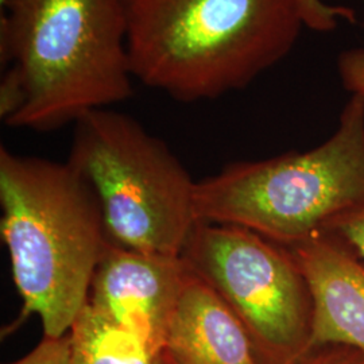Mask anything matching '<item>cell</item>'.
I'll return each mask as SVG.
<instances>
[{"mask_svg": "<svg viewBox=\"0 0 364 364\" xmlns=\"http://www.w3.org/2000/svg\"><path fill=\"white\" fill-rule=\"evenodd\" d=\"M134 78L193 103L246 88L305 26L299 0H124Z\"/></svg>", "mask_w": 364, "mask_h": 364, "instance_id": "6da1fadb", "label": "cell"}, {"mask_svg": "<svg viewBox=\"0 0 364 364\" xmlns=\"http://www.w3.org/2000/svg\"><path fill=\"white\" fill-rule=\"evenodd\" d=\"M73 364H164L131 329L90 301L70 326Z\"/></svg>", "mask_w": 364, "mask_h": 364, "instance_id": "30bf717a", "label": "cell"}, {"mask_svg": "<svg viewBox=\"0 0 364 364\" xmlns=\"http://www.w3.org/2000/svg\"><path fill=\"white\" fill-rule=\"evenodd\" d=\"M68 162L91 183L114 243L181 257L197 224L196 181L164 141L130 115L96 109L75 124Z\"/></svg>", "mask_w": 364, "mask_h": 364, "instance_id": "5b68a950", "label": "cell"}, {"mask_svg": "<svg viewBox=\"0 0 364 364\" xmlns=\"http://www.w3.org/2000/svg\"><path fill=\"white\" fill-rule=\"evenodd\" d=\"M162 355H164V353H162ZM164 364H171L169 362V359H168L165 355H164Z\"/></svg>", "mask_w": 364, "mask_h": 364, "instance_id": "2e32d148", "label": "cell"}, {"mask_svg": "<svg viewBox=\"0 0 364 364\" xmlns=\"http://www.w3.org/2000/svg\"><path fill=\"white\" fill-rule=\"evenodd\" d=\"M287 248L312 291L309 352L335 344L364 355L363 260L326 232Z\"/></svg>", "mask_w": 364, "mask_h": 364, "instance_id": "ba28073f", "label": "cell"}, {"mask_svg": "<svg viewBox=\"0 0 364 364\" xmlns=\"http://www.w3.org/2000/svg\"><path fill=\"white\" fill-rule=\"evenodd\" d=\"M296 364H364V355L347 346L331 344L306 353Z\"/></svg>", "mask_w": 364, "mask_h": 364, "instance_id": "9a60e30c", "label": "cell"}, {"mask_svg": "<svg viewBox=\"0 0 364 364\" xmlns=\"http://www.w3.org/2000/svg\"><path fill=\"white\" fill-rule=\"evenodd\" d=\"M0 61L26 102L6 124L57 130L130 99L124 0H1Z\"/></svg>", "mask_w": 364, "mask_h": 364, "instance_id": "3957f363", "label": "cell"}, {"mask_svg": "<svg viewBox=\"0 0 364 364\" xmlns=\"http://www.w3.org/2000/svg\"><path fill=\"white\" fill-rule=\"evenodd\" d=\"M321 232L335 237L364 262V201L329 221Z\"/></svg>", "mask_w": 364, "mask_h": 364, "instance_id": "8fae6325", "label": "cell"}, {"mask_svg": "<svg viewBox=\"0 0 364 364\" xmlns=\"http://www.w3.org/2000/svg\"><path fill=\"white\" fill-rule=\"evenodd\" d=\"M363 201L364 96L352 95L324 144L234 162L196 182L195 216L293 247Z\"/></svg>", "mask_w": 364, "mask_h": 364, "instance_id": "277c9868", "label": "cell"}, {"mask_svg": "<svg viewBox=\"0 0 364 364\" xmlns=\"http://www.w3.org/2000/svg\"><path fill=\"white\" fill-rule=\"evenodd\" d=\"M188 275L182 257L136 251L111 240L93 275L88 301L161 355Z\"/></svg>", "mask_w": 364, "mask_h": 364, "instance_id": "52a82bcc", "label": "cell"}, {"mask_svg": "<svg viewBox=\"0 0 364 364\" xmlns=\"http://www.w3.org/2000/svg\"><path fill=\"white\" fill-rule=\"evenodd\" d=\"M162 353L171 364H262L240 320L191 270Z\"/></svg>", "mask_w": 364, "mask_h": 364, "instance_id": "9c48e42d", "label": "cell"}, {"mask_svg": "<svg viewBox=\"0 0 364 364\" xmlns=\"http://www.w3.org/2000/svg\"><path fill=\"white\" fill-rule=\"evenodd\" d=\"M26 93L16 72L6 68L0 82V117L4 123L13 119L25 105Z\"/></svg>", "mask_w": 364, "mask_h": 364, "instance_id": "5bb4252c", "label": "cell"}, {"mask_svg": "<svg viewBox=\"0 0 364 364\" xmlns=\"http://www.w3.org/2000/svg\"><path fill=\"white\" fill-rule=\"evenodd\" d=\"M1 236L23 301L48 338L65 336L90 299L111 239L91 183L68 161L0 147Z\"/></svg>", "mask_w": 364, "mask_h": 364, "instance_id": "7a4b0ae2", "label": "cell"}, {"mask_svg": "<svg viewBox=\"0 0 364 364\" xmlns=\"http://www.w3.org/2000/svg\"><path fill=\"white\" fill-rule=\"evenodd\" d=\"M7 364H73L69 336H45L38 346L22 359Z\"/></svg>", "mask_w": 364, "mask_h": 364, "instance_id": "4fadbf2b", "label": "cell"}, {"mask_svg": "<svg viewBox=\"0 0 364 364\" xmlns=\"http://www.w3.org/2000/svg\"><path fill=\"white\" fill-rule=\"evenodd\" d=\"M181 257L240 320L260 363L309 353L312 291L289 248L237 225L197 223Z\"/></svg>", "mask_w": 364, "mask_h": 364, "instance_id": "8992f818", "label": "cell"}, {"mask_svg": "<svg viewBox=\"0 0 364 364\" xmlns=\"http://www.w3.org/2000/svg\"><path fill=\"white\" fill-rule=\"evenodd\" d=\"M305 26L314 31H332L338 26V19H352L353 14L350 9L329 6L323 0H299Z\"/></svg>", "mask_w": 364, "mask_h": 364, "instance_id": "7c38bea8", "label": "cell"}]
</instances>
